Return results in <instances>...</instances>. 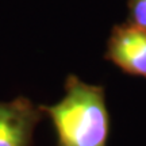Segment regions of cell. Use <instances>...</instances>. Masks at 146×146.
Listing matches in <instances>:
<instances>
[{"instance_id":"277c9868","label":"cell","mask_w":146,"mask_h":146,"mask_svg":"<svg viewBox=\"0 0 146 146\" xmlns=\"http://www.w3.org/2000/svg\"><path fill=\"white\" fill-rule=\"evenodd\" d=\"M130 23L146 30V0H127Z\"/></svg>"},{"instance_id":"6da1fadb","label":"cell","mask_w":146,"mask_h":146,"mask_svg":"<svg viewBox=\"0 0 146 146\" xmlns=\"http://www.w3.org/2000/svg\"><path fill=\"white\" fill-rule=\"evenodd\" d=\"M65 95L52 106H39L52 120L57 146H107L111 118L102 85L84 83L69 74Z\"/></svg>"},{"instance_id":"7a4b0ae2","label":"cell","mask_w":146,"mask_h":146,"mask_svg":"<svg viewBox=\"0 0 146 146\" xmlns=\"http://www.w3.org/2000/svg\"><path fill=\"white\" fill-rule=\"evenodd\" d=\"M104 58L126 74L146 78V30L130 22L114 26Z\"/></svg>"},{"instance_id":"3957f363","label":"cell","mask_w":146,"mask_h":146,"mask_svg":"<svg viewBox=\"0 0 146 146\" xmlns=\"http://www.w3.org/2000/svg\"><path fill=\"white\" fill-rule=\"evenodd\" d=\"M43 115L41 107L25 96L0 102V146H33Z\"/></svg>"}]
</instances>
